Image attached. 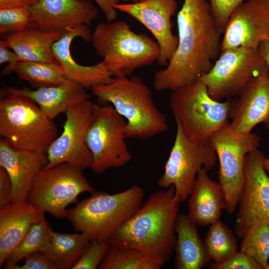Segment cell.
Returning a JSON list of instances; mask_svg holds the SVG:
<instances>
[{
  "mask_svg": "<svg viewBox=\"0 0 269 269\" xmlns=\"http://www.w3.org/2000/svg\"><path fill=\"white\" fill-rule=\"evenodd\" d=\"M178 44L165 68L155 72L153 88L175 91L207 74L221 52V35L207 0H184L177 16Z\"/></svg>",
  "mask_w": 269,
  "mask_h": 269,
  "instance_id": "obj_1",
  "label": "cell"
},
{
  "mask_svg": "<svg viewBox=\"0 0 269 269\" xmlns=\"http://www.w3.org/2000/svg\"><path fill=\"white\" fill-rule=\"evenodd\" d=\"M179 200L174 186L150 194L146 201L109 238L111 244L145 253L162 266L173 253Z\"/></svg>",
  "mask_w": 269,
  "mask_h": 269,
  "instance_id": "obj_2",
  "label": "cell"
},
{
  "mask_svg": "<svg viewBox=\"0 0 269 269\" xmlns=\"http://www.w3.org/2000/svg\"><path fill=\"white\" fill-rule=\"evenodd\" d=\"M91 89L99 104L110 103L127 120V138L145 140L168 130L165 115L157 108L150 89L139 77L113 76L110 83Z\"/></svg>",
  "mask_w": 269,
  "mask_h": 269,
  "instance_id": "obj_3",
  "label": "cell"
},
{
  "mask_svg": "<svg viewBox=\"0 0 269 269\" xmlns=\"http://www.w3.org/2000/svg\"><path fill=\"white\" fill-rule=\"evenodd\" d=\"M144 191L134 185L118 193L95 190L91 195L68 210L66 218L76 232L84 234L91 243L109 237L140 207Z\"/></svg>",
  "mask_w": 269,
  "mask_h": 269,
  "instance_id": "obj_4",
  "label": "cell"
},
{
  "mask_svg": "<svg viewBox=\"0 0 269 269\" xmlns=\"http://www.w3.org/2000/svg\"><path fill=\"white\" fill-rule=\"evenodd\" d=\"M91 41L113 77H128L136 69L157 61L160 53L155 40L146 33H135L122 20L98 24Z\"/></svg>",
  "mask_w": 269,
  "mask_h": 269,
  "instance_id": "obj_5",
  "label": "cell"
},
{
  "mask_svg": "<svg viewBox=\"0 0 269 269\" xmlns=\"http://www.w3.org/2000/svg\"><path fill=\"white\" fill-rule=\"evenodd\" d=\"M58 128L34 101L19 95L0 96V135L15 148L47 153Z\"/></svg>",
  "mask_w": 269,
  "mask_h": 269,
  "instance_id": "obj_6",
  "label": "cell"
},
{
  "mask_svg": "<svg viewBox=\"0 0 269 269\" xmlns=\"http://www.w3.org/2000/svg\"><path fill=\"white\" fill-rule=\"evenodd\" d=\"M169 105L186 135L190 139L209 143L212 134L230 124V103L212 99L201 80L171 91Z\"/></svg>",
  "mask_w": 269,
  "mask_h": 269,
  "instance_id": "obj_7",
  "label": "cell"
},
{
  "mask_svg": "<svg viewBox=\"0 0 269 269\" xmlns=\"http://www.w3.org/2000/svg\"><path fill=\"white\" fill-rule=\"evenodd\" d=\"M126 125L125 119L112 105L93 104L86 143L92 155L90 168L94 173L102 174L109 168L123 167L131 160L126 142Z\"/></svg>",
  "mask_w": 269,
  "mask_h": 269,
  "instance_id": "obj_8",
  "label": "cell"
},
{
  "mask_svg": "<svg viewBox=\"0 0 269 269\" xmlns=\"http://www.w3.org/2000/svg\"><path fill=\"white\" fill-rule=\"evenodd\" d=\"M82 170L68 163L44 168L35 178L27 201L57 219L66 218L67 207L79 203L81 193L96 190Z\"/></svg>",
  "mask_w": 269,
  "mask_h": 269,
  "instance_id": "obj_9",
  "label": "cell"
},
{
  "mask_svg": "<svg viewBox=\"0 0 269 269\" xmlns=\"http://www.w3.org/2000/svg\"><path fill=\"white\" fill-rule=\"evenodd\" d=\"M209 143L219 159V183L225 197V210L232 214L237 208L242 189L245 158L258 149L260 138L252 132L238 133L229 124L215 132Z\"/></svg>",
  "mask_w": 269,
  "mask_h": 269,
  "instance_id": "obj_10",
  "label": "cell"
},
{
  "mask_svg": "<svg viewBox=\"0 0 269 269\" xmlns=\"http://www.w3.org/2000/svg\"><path fill=\"white\" fill-rule=\"evenodd\" d=\"M176 133L174 144L165 163L163 174L157 181L161 188L174 186L175 194L181 203L189 197L200 169L208 171L216 164L217 156L210 143L192 140L176 121Z\"/></svg>",
  "mask_w": 269,
  "mask_h": 269,
  "instance_id": "obj_11",
  "label": "cell"
},
{
  "mask_svg": "<svg viewBox=\"0 0 269 269\" xmlns=\"http://www.w3.org/2000/svg\"><path fill=\"white\" fill-rule=\"evenodd\" d=\"M267 66L259 48L245 47L221 51L209 71L200 79L215 100L238 97Z\"/></svg>",
  "mask_w": 269,
  "mask_h": 269,
  "instance_id": "obj_12",
  "label": "cell"
},
{
  "mask_svg": "<svg viewBox=\"0 0 269 269\" xmlns=\"http://www.w3.org/2000/svg\"><path fill=\"white\" fill-rule=\"evenodd\" d=\"M265 157L258 149L245 158L244 181L234 227L238 239L241 240L255 223L269 222V176L263 165Z\"/></svg>",
  "mask_w": 269,
  "mask_h": 269,
  "instance_id": "obj_13",
  "label": "cell"
},
{
  "mask_svg": "<svg viewBox=\"0 0 269 269\" xmlns=\"http://www.w3.org/2000/svg\"><path fill=\"white\" fill-rule=\"evenodd\" d=\"M92 103L85 100L69 109L62 134L49 146L47 154L49 168L63 163L83 170L91 167L93 157L86 143L92 119Z\"/></svg>",
  "mask_w": 269,
  "mask_h": 269,
  "instance_id": "obj_14",
  "label": "cell"
},
{
  "mask_svg": "<svg viewBox=\"0 0 269 269\" xmlns=\"http://www.w3.org/2000/svg\"><path fill=\"white\" fill-rule=\"evenodd\" d=\"M112 5L116 10L134 18L151 33L160 51L157 62L166 67L178 44V36L172 31L171 21L177 8L176 0H145L136 3H115Z\"/></svg>",
  "mask_w": 269,
  "mask_h": 269,
  "instance_id": "obj_15",
  "label": "cell"
},
{
  "mask_svg": "<svg viewBox=\"0 0 269 269\" xmlns=\"http://www.w3.org/2000/svg\"><path fill=\"white\" fill-rule=\"evenodd\" d=\"M28 8L27 29L48 32L89 27L99 14L91 0H39Z\"/></svg>",
  "mask_w": 269,
  "mask_h": 269,
  "instance_id": "obj_16",
  "label": "cell"
},
{
  "mask_svg": "<svg viewBox=\"0 0 269 269\" xmlns=\"http://www.w3.org/2000/svg\"><path fill=\"white\" fill-rule=\"evenodd\" d=\"M221 40V51L245 47L258 48L269 41V1L246 0L231 14Z\"/></svg>",
  "mask_w": 269,
  "mask_h": 269,
  "instance_id": "obj_17",
  "label": "cell"
},
{
  "mask_svg": "<svg viewBox=\"0 0 269 269\" xmlns=\"http://www.w3.org/2000/svg\"><path fill=\"white\" fill-rule=\"evenodd\" d=\"M229 125L235 132L249 134L258 124L269 130V73L267 66L237 97L228 99Z\"/></svg>",
  "mask_w": 269,
  "mask_h": 269,
  "instance_id": "obj_18",
  "label": "cell"
},
{
  "mask_svg": "<svg viewBox=\"0 0 269 269\" xmlns=\"http://www.w3.org/2000/svg\"><path fill=\"white\" fill-rule=\"evenodd\" d=\"M48 162L47 153L18 149L0 138V166L5 169L12 181V202L27 201L35 178Z\"/></svg>",
  "mask_w": 269,
  "mask_h": 269,
  "instance_id": "obj_19",
  "label": "cell"
},
{
  "mask_svg": "<svg viewBox=\"0 0 269 269\" xmlns=\"http://www.w3.org/2000/svg\"><path fill=\"white\" fill-rule=\"evenodd\" d=\"M92 36L89 27L77 28L68 31L52 47L54 61L61 69L64 77L86 89L96 85L109 83L113 78L103 60L94 65L84 66L78 64L73 58L70 50L73 40L81 37L85 41L89 42Z\"/></svg>",
  "mask_w": 269,
  "mask_h": 269,
  "instance_id": "obj_20",
  "label": "cell"
},
{
  "mask_svg": "<svg viewBox=\"0 0 269 269\" xmlns=\"http://www.w3.org/2000/svg\"><path fill=\"white\" fill-rule=\"evenodd\" d=\"M8 94L29 98L52 120L90 97L86 89L70 80L59 86L41 87L36 90L7 86L0 90V96Z\"/></svg>",
  "mask_w": 269,
  "mask_h": 269,
  "instance_id": "obj_21",
  "label": "cell"
},
{
  "mask_svg": "<svg viewBox=\"0 0 269 269\" xmlns=\"http://www.w3.org/2000/svg\"><path fill=\"white\" fill-rule=\"evenodd\" d=\"M204 167L199 171L188 197V216L198 226L211 225L220 220L226 208L222 189L212 180Z\"/></svg>",
  "mask_w": 269,
  "mask_h": 269,
  "instance_id": "obj_22",
  "label": "cell"
},
{
  "mask_svg": "<svg viewBox=\"0 0 269 269\" xmlns=\"http://www.w3.org/2000/svg\"><path fill=\"white\" fill-rule=\"evenodd\" d=\"M41 212L27 201L11 202L0 210V268Z\"/></svg>",
  "mask_w": 269,
  "mask_h": 269,
  "instance_id": "obj_23",
  "label": "cell"
},
{
  "mask_svg": "<svg viewBox=\"0 0 269 269\" xmlns=\"http://www.w3.org/2000/svg\"><path fill=\"white\" fill-rule=\"evenodd\" d=\"M198 225L187 214H179L176 221V239L174 267L176 269H202L210 260L204 241L201 238Z\"/></svg>",
  "mask_w": 269,
  "mask_h": 269,
  "instance_id": "obj_24",
  "label": "cell"
},
{
  "mask_svg": "<svg viewBox=\"0 0 269 269\" xmlns=\"http://www.w3.org/2000/svg\"><path fill=\"white\" fill-rule=\"evenodd\" d=\"M68 31L48 32L26 29L0 35V43L12 49L23 61L54 62L53 45Z\"/></svg>",
  "mask_w": 269,
  "mask_h": 269,
  "instance_id": "obj_25",
  "label": "cell"
},
{
  "mask_svg": "<svg viewBox=\"0 0 269 269\" xmlns=\"http://www.w3.org/2000/svg\"><path fill=\"white\" fill-rule=\"evenodd\" d=\"M91 244L83 234H64L52 232L45 253L57 269H72Z\"/></svg>",
  "mask_w": 269,
  "mask_h": 269,
  "instance_id": "obj_26",
  "label": "cell"
},
{
  "mask_svg": "<svg viewBox=\"0 0 269 269\" xmlns=\"http://www.w3.org/2000/svg\"><path fill=\"white\" fill-rule=\"evenodd\" d=\"M44 213L41 212L38 215L23 239L4 264H16L33 253H45L47 251L53 230L45 219Z\"/></svg>",
  "mask_w": 269,
  "mask_h": 269,
  "instance_id": "obj_27",
  "label": "cell"
},
{
  "mask_svg": "<svg viewBox=\"0 0 269 269\" xmlns=\"http://www.w3.org/2000/svg\"><path fill=\"white\" fill-rule=\"evenodd\" d=\"M14 72L35 89L59 86L68 80L55 62L21 61L13 68L12 73Z\"/></svg>",
  "mask_w": 269,
  "mask_h": 269,
  "instance_id": "obj_28",
  "label": "cell"
},
{
  "mask_svg": "<svg viewBox=\"0 0 269 269\" xmlns=\"http://www.w3.org/2000/svg\"><path fill=\"white\" fill-rule=\"evenodd\" d=\"M235 232L221 220L210 225L204 240L209 259L221 264L238 251V240Z\"/></svg>",
  "mask_w": 269,
  "mask_h": 269,
  "instance_id": "obj_29",
  "label": "cell"
},
{
  "mask_svg": "<svg viewBox=\"0 0 269 269\" xmlns=\"http://www.w3.org/2000/svg\"><path fill=\"white\" fill-rule=\"evenodd\" d=\"M162 266L143 252L110 244L99 269H159Z\"/></svg>",
  "mask_w": 269,
  "mask_h": 269,
  "instance_id": "obj_30",
  "label": "cell"
},
{
  "mask_svg": "<svg viewBox=\"0 0 269 269\" xmlns=\"http://www.w3.org/2000/svg\"><path fill=\"white\" fill-rule=\"evenodd\" d=\"M240 251L252 256L265 269L269 259V222L253 224L241 239Z\"/></svg>",
  "mask_w": 269,
  "mask_h": 269,
  "instance_id": "obj_31",
  "label": "cell"
},
{
  "mask_svg": "<svg viewBox=\"0 0 269 269\" xmlns=\"http://www.w3.org/2000/svg\"><path fill=\"white\" fill-rule=\"evenodd\" d=\"M28 6L0 8V35L27 29L30 17Z\"/></svg>",
  "mask_w": 269,
  "mask_h": 269,
  "instance_id": "obj_32",
  "label": "cell"
},
{
  "mask_svg": "<svg viewBox=\"0 0 269 269\" xmlns=\"http://www.w3.org/2000/svg\"><path fill=\"white\" fill-rule=\"evenodd\" d=\"M110 243L108 240L91 243L72 269H98L104 259Z\"/></svg>",
  "mask_w": 269,
  "mask_h": 269,
  "instance_id": "obj_33",
  "label": "cell"
},
{
  "mask_svg": "<svg viewBox=\"0 0 269 269\" xmlns=\"http://www.w3.org/2000/svg\"><path fill=\"white\" fill-rule=\"evenodd\" d=\"M246 0H209L211 11L220 34H223L235 9Z\"/></svg>",
  "mask_w": 269,
  "mask_h": 269,
  "instance_id": "obj_34",
  "label": "cell"
},
{
  "mask_svg": "<svg viewBox=\"0 0 269 269\" xmlns=\"http://www.w3.org/2000/svg\"><path fill=\"white\" fill-rule=\"evenodd\" d=\"M210 269H264L252 256L243 251H237L230 259L221 264L213 263Z\"/></svg>",
  "mask_w": 269,
  "mask_h": 269,
  "instance_id": "obj_35",
  "label": "cell"
},
{
  "mask_svg": "<svg viewBox=\"0 0 269 269\" xmlns=\"http://www.w3.org/2000/svg\"><path fill=\"white\" fill-rule=\"evenodd\" d=\"M25 262L22 266L17 264H4L6 269H57L56 266L44 253L35 252L25 259Z\"/></svg>",
  "mask_w": 269,
  "mask_h": 269,
  "instance_id": "obj_36",
  "label": "cell"
},
{
  "mask_svg": "<svg viewBox=\"0 0 269 269\" xmlns=\"http://www.w3.org/2000/svg\"><path fill=\"white\" fill-rule=\"evenodd\" d=\"M13 185L5 168L0 166V210L12 202Z\"/></svg>",
  "mask_w": 269,
  "mask_h": 269,
  "instance_id": "obj_37",
  "label": "cell"
},
{
  "mask_svg": "<svg viewBox=\"0 0 269 269\" xmlns=\"http://www.w3.org/2000/svg\"><path fill=\"white\" fill-rule=\"evenodd\" d=\"M9 48L0 43V64L8 62V65L1 71V75H7L12 73V70L15 65L19 61H23L22 59L13 51L9 50Z\"/></svg>",
  "mask_w": 269,
  "mask_h": 269,
  "instance_id": "obj_38",
  "label": "cell"
},
{
  "mask_svg": "<svg viewBox=\"0 0 269 269\" xmlns=\"http://www.w3.org/2000/svg\"><path fill=\"white\" fill-rule=\"evenodd\" d=\"M103 11L107 22H112L117 17V11L113 7L112 4L119 3V0H94Z\"/></svg>",
  "mask_w": 269,
  "mask_h": 269,
  "instance_id": "obj_39",
  "label": "cell"
},
{
  "mask_svg": "<svg viewBox=\"0 0 269 269\" xmlns=\"http://www.w3.org/2000/svg\"><path fill=\"white\" fill-rule=\"evenodd\" d=\"M32 4L31 0H0V8L28 6Z\"/></svg>",
  "mask_w": 269,
  "mask_h": 269,
  "instance_id": "obj_40",
  "label": "cell"
},
{
  "mask_svg": "<svg viewBox=\"0 0 269 269\" xmlns=\"http://www.w3.org/2000/svg\"><path fill=\"white\" fill-rule=\"evenodd\" d=\"M259 50L267 66L269 73V41H263L259 46Z\"/></svg>",
  "mask_w": 269,
  "mask_h": 269,
  "instance_id": "obj_41",
  "label": "cell"
},
{
  "mask_svg": "<svg viewBox=\"0 0 269 269\" xmlns=\"http://www.w3.org/2000/svg\"><path fill=\"white\" fill-rule=\"evenodd\" d=\"M263 165L265 170L269 176V157L267 158L266 157L264 158L263 161Z\"/></svg>",
  "mask_w": 269,
  "mask_h": 269,
  "instance_id": "obj_42",
  "label": "cell"
},
{
  "mask_svg": "<svg viewBox=\"0 0 269 269\" xmlns=\"http://www.w3.org/2000/svg\"><path fill=\"white\" fill-rule=\"evenodd\" d=\"M119 0L120 1L122 0L125 2L131 1V3H136V2H141L145 0Z\"/></svg>",
  "mask_w": 269,
  "mask_h": 269,
  "instance_id": "obj_43",
  "label": "cell"
},
{
  "mask_svg": "<svg viewBox=\"0 0 269 269\" xmlns=\"http://www.w3.org/2000/svg\"><path fill=\"white\" fill-rule=\"evenodd\" d=\"M32 1V3L33 4L36 3V2H37L39 0H31Z\"/></svg>",
  "mask_w": 269,
  "mask_h": 269,
  "instance_id": "obj_44",
  "label": "cell"
},
{
  "mask_svg": "<svg viewBox=\"0 0 269 269\" xmlns=\"http://www.w3.org/2000/svg\"><path fill=\"white\" fill-rule=\"evenodd\" d=\"M265 269H269V263H268V265L267 266V267L265 268Z\"/></svg>",
  "mask_w": 269,
  "mask_h": 269,
  "instance_id": "obj_45",
  "label": "cell"
},
{
  "mask_svg": "<svg viewBox=\"0 0 269 269\" xmlns=\"http://www.w3.org/2000/svg\"><path fill=\"white\" fill-rule=\"evenodd\" d=\"M269 1V0H268Z\"/></svg>",
  "mask_w": 269,
  "mask_h": 269,
  "instance_id": "obj_46",
  "label": "cell"
}]
</instances>
